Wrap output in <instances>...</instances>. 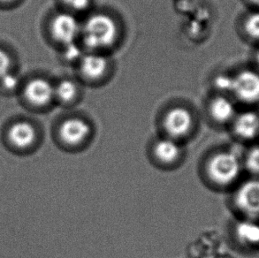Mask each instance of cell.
<instances>
[{
  "label": "cell",
  "instance_id": "cell-11",
  "mask_svg": "<svg viewBox=\"0 0 259 258\" xmlns=\"http://www.w3.org/2000/svg\"><path fill=\"white\" fill-rule=\"evenodd\" d=\"M36 133L33 126L27 122L14 124L9 131V139L14 146L27 148L35 142Z\"/></svg>",
  "mask_w": 259,
  "mask_h": 258
},
{
  "label": "cell",
  "instance_id": "cell-6",
  "mask_svg": "<svg viewBox=\"0 0 259 258\" xmlns=\"http://www.w3.org/2000/svg\"><path fill=\"white\" fill-rule=\"evenodd\" d=\"M91 134V126L84 119L70 118L64 121L60 127V136L69 146H78L87 139Z\"/></svg>",
  "mask_w": 259,
  "mask_h": 258
},
{
  "label": "cell",
  "instance_id": "cell-12",
  "mask_svg": "<svg viewBox=\"0 0 259 258\" xmlns=\"http://www.w3.org/2000/svg\"><path fill=\"white\" fill-rule=\"evenodd\" d=\"M210 113L217 122H228L235 117V105L229 98L218 97L210 103Z\"/></svg>",
  "mask_w": 259,
  "mask_h": 258
},
{
  "label": "cell",
  "instance_id": "cell-24",
  "mask_svg": "<svg viewBox=\"0 0 259 258\" xmlns=\"http://www.w3.org/2000/svg\"><path fill=\"white\" fill-rule=\"evenodd\" d=\"M256 59H257V63L259 64V52L258 53H257V56H256Z\"/></svg>",
  "mask_w": 259,
  "mask_h": 258
},
{
  "label": "cell",
  "instance_id": "cell-22",
  "mask_svg": "<svg viewBox=\"0 0 259 258\" xmlns=\"http://www.w3.org/2000/svg\"><path fill=\"white\" fill-rule=\"evenodd\" d=\"M2 79H3L4 85L7 89L11 90V89H13L17 85V79L12 74H7Z\"/></svg>",
  "mask_w": 259,
  "mask_h": 258
},
{
  "label": "cell",
  "instance_id": "cell-20",
  "mask_svg": "<svg viewBox=\"0 0 259 258\" xmlns=\"http://www.w3.org/2000/svg\"><path fill=\"white\" fill-rule=\"evenodd\" d=\"M68 8L74 12H83L91 6V0H62Z\"/></svg>",
  "mask_w": 259,
  "mask_h": 258
},
{
  "label": "cell",
  "instance_id": "cell-17",
  "mask_svg": "<svg viewBox=\"0 0 259 258\" xmlns=\"http://www.w3.org/2000/svg\"><path fill=\"white\" fill-rule=\"evenodd\" d=\"M81 48L76 42H72L65 46L64 49V57L67 61H80L82 57Z\"/></svg>",
  "mask_w": 259,
  "mask_h": 258
},
{
  "label": "cell",
  "instance_id": "cell-3",
  "mask_svg": "<svg viewBox=\"0 0 259 258\" xmlns=\"http://www.w3.org/2000/svg\"><path fill=\"white\" fill-rule=\"evenodd\" d=\"M81 24L70 13H61L53 18L52 33L53 37L64 46L75 42L81 35Z\"/></svg>",
  "mask_w": 259,
  "mask_h": 258
},
{
  "label": "cell",
  "instance_id": "cell-2",
  "mask_svg": "<svg viewBox=\"0 0 259 258\" xmlns=\"http://www.w3.org/2000/svg\"><path fill=\"white\" fill-rule=\"evenodd\" d=\"M207 171L212 182L219 185H228L238 178L241 164L235 154L221 152L210 158Z\"/></svg>",
  "mask_w": 259,
  "mask_h": 258
},
{
  "label": "cell",
  "instance_id": "cell-7",
  "mask_svg": "<svg viewBox=\"0 0 259 258\" xmlns=\"http://www.w3.org/2000/svg\"><path fill=\"white\" fill-rule=\"evenodd\" d=\"M239 209L249 215H259V181L252 180L243 183L235 195Z\"/></svg>",
  "mask_w": 259,
  "mask_h": 258
},
{
  "label": "cell",
  "instance_id": "cell-16",
  "mask_svg": "<svg viewBox=\"0 0 259 258\" xmlns=\"http://www.w3.org/2000/svg\"><path fill=\"white\" fill-rule=\"evenodd\" d=\"M245 30L252 38L259 39V12L249 14L245 21Z\"/></svg>",
  "mask_w": 259,
  "mask_h": 258
},
{
  "label": "cell",
  "instance_id": "cell-18",
  "mask_svg": "<svg viewBox=\"0 0 259 258\" xmlns=\"http://www.w3.org/2000/svg\"><path fill=\"white\" fill-rule=\"evenodd\" d=\"M246 164L249 171L259 175V147L249 151Z\"/></svg>",
  "mask_w": 259,
  "mask_h": 258
},
{
  "label": "cell",
  "instance_id": "cell-23",
  "mask_svg": "<svg viewBox=\"0 0 259 258\" xmlns=\"http://www.w3.org/2000/svg\"><path fill=\"white\" fill-rule=\"evenodd\" d=\"M253 2L254 3L257 4V5H259V0H252Z\"/></svg>",
  "mask_w": 259,
  "mask_h": 258
},
{
  "label": "cell",
  "instance_id": "cell-25",
  "mask_svg": "<svg viewBox=\"0 0 259 258\" xmlns=\"http://www.w3.org/2000/svg\"><path fill=\"white\" fill-rule=\"evenodd\" d=\"M1 1H10V0H1Z\"/></svg>",
  "mask_w": 259,
  "mask_h": 258
},
{
  "label": "cell",
  "instance_id": "cell-5",
  "mask_svg": "<svg viewBox=\"0 0 259 258\" xmlns=\"http://www.w3.org/2000/svg\"><path fill=\"white\" fill-rule=\"evenodd\" d=\"M163 124L170 138L179 139L189 134L192 128L193 116L186 108L175 107L166 112Z\"/></svg>",
  "mask_w": 259,
  "mask_h": 258
},
{
  "label": "cell",
  "instance_id": "cell-21",
  "mask_svg": "<svg viewBox=\"0 0 259 258\" xmlns=\"http://www.w3.org/2000/svg\"><path fill=\"white\" fill-rule=\"evenodd\" d=\"M10 59L7 53L0 50V78H3L9 73Z\"/></svg>",
  "mask_w": 259,
  "mask_h": 258
},
{
  "label": "cell",
  "instance_id": "cell-1",
  "mask_svg": "<svg viewBox=\"0 0 259 258\" xmlns=\"http://www.w3.org/2000/svg\"><path fill=\"white\" fill-rule=\"evenodd\" d=\"M119 34L113 18L105 14H94L81 24V36L84 46L94 52L111 48Z\"/></svg>",
  "mask_w": 259,
  "mask_h": 258
},
{
  "label": "cell",
  "instance_id": "cell-10",
  "mask_svg": "<svg viewBox=\"0 0 259 258\" xmlns=\"http://www.w3.org/2000/svg\"><path fill=\"white\" fill-rule=\"evenodd\" d=\"M235 132L242 139L255 138L259 134V115L256 112L248 111L242 112L235 119Z\"/></svg>",
  "mask_w": 259,
  "mask_h": 258
},
{
  "label": "cell",
  "instance_id": "cell-19",
  "mask_svg": "<svg viewBox=\"0 0 259 258\" xmlns=\"http://www.w3.org/2000/svg\"><path fill=\"white\" fill-rule=\"evenodd\" d=\"M234 85V77L228 74H221L215 79V86L218 90L222 91H232Z\"/></svg>",
  "mask_w": 259,
  "mask_h": 258
},
{
  "label": "cell",
  "instance_id": "cell-14",
  "mask_svg": "<svg viewBox=\"0 0 259 258\" xmlns=\"http://www.w3.org/2000/svg\"><path fill=\"white\" fill-rule=\"evenodd\" d=\"M235 233L239 241L249 246L259 245V224L251 220H244L236 226Z\"/></svg>",
  "mask_w": 259,
  "mask_h": 258
},
{
  "label": "cell",
  "instance_id": "cell-8",
  "mask_svg": "<svg viewBox=\"0 0 259 258\" xmlns=\"http://www.w3.org/2000/svg\"><path fill=\"white\" fill-rule=\"evenodd\" d=\"M79 62L81 74L89 80L101 78L108 68V60L102 53H86Z\"/></svg>",
  "mask_w": 259,
  "mask_h": 258
},
{
  "label": "cell",
  "instance_id": "cell-4",
  "mask_svg": "<svg viewBox=\"0 0 259 258\" xmlns=\"http://www.w3.org/2000/svg\"><path fill=\"white\" fill-rule=\"evenodd\" d=\"M232 92L239 100L255 103L259 100V73L245 70L234 77Z\"/></svg>",
  "mask_w": 259,
  "mask_h": 258
},
{
  "label": "cell",
  "instance_id": "cell-15",
  "mask_svg": "<svg viewBox=\"0 0 259 258\" xmlns=\"http://www.w3.org/2000/svg\"><path fill=\"white\" fill-rule=\"evenodd\" d=\"M77 93V86L73 80H61L55 88V97L64 104H69L74 101Z\"/></svg>",
  "mask_w": 259,
  "mask_h": 258
},
{
  "label": "cell",
  "instance_id": "cell-13",
  "mask_svg": "<svg viewBox=\"0 0 259 258\" xmlns=\"http://www.w3.org/2000/svg\"><path fill=\"white\" fill-rule=\"evenodd\" d=\"M154 154L162 163L172 164L181 156V147L172 138L160 140L155 145Z\"/></svg>",
  "mask_w": 259,
  "mask_h": 258
},
{
  "label": "cell",
  "instance_id": "cell-9",
  "mask_svg": "<svg viewBox=\"0 0 259 258\" xmlns=\"http://www.w3.org/2000/svg\"><path fill=\"white\" fill-rule=\"evenodd\" d=\"M25 96L33 105H45L55 97V88L48 80L35 79L25 88Z\"/></svg>",
  "mask_w": 259,
  "mask_h": 258
}]
</instances>
